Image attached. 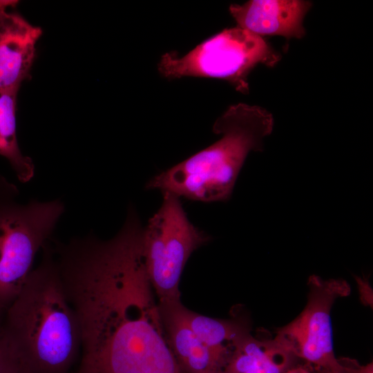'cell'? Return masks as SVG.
I'll return each instance as SVG.
<instances>
[{"label":"cell","instance_id":"cell-15","mask_svg":"<svg viewBox=\"0 0 373 373\" xmlns=\"http://www.w3.org/2000/svg\"><path fill=\"white\" fill-rule=\"evenodd\" d=\"M284 373H316V371L312 365L301 361Z\"/></svg>","mask_w":373,"mask_h":373},{"label":"cell","instance_id":"cell-7","mask_svg":"<svg viewBox=\"0 0 373 373\" xmlns=\"http://www.w3.org/2000/svg\"><path fill=\"white\" fill-rule=\"evenodd\" d=\"M18 3L0 0V90H19L30 77L42 34L17 12Z\"/></svg>","mask_w":373,"mask_h":373},{"label":"cell","instance_id":"cell-9","mask_svg":"<svg viewBox=\"0 0 373 373\" xmlns=\"http://www.w3.org/2000/svg\"><path fill=\"white\" fill-rule=\"evenodd\" d=\"M169 345L183 373H224L231 352L210 347L175 312L171 304L158 303Z\"/></svg>","mask_w":373,"mask_h":373},{"label":"cell","instance_id":"cell-8","mask_svg":"<svg viewBox=\"0 0 373 373\" xmlns=\"http://www.w3.org/2000/svg\"><path fill=\"white\" fill-rule=\"evenodd\" d=\"M311 2L298 0H251L231 4L229 11L238 26L257 35L301 38L303 21Z\"/></svg>","mask_w":373,"mask_h":373},{"label":"cell","instance_id":"cell-16","mask_svg":"<svg viewBox=\"0 0 373 373\" xmlns=\"http://www.w3.org/2000/svg\"><path fill=\"white\" fill-rule=\"evenodd\" d=\"M15 373H35L24 360Z\"/></svg>","mask_w":373,"mask_h":373},{"label":"cell","instance_id":"cell-4","mask_svg":"<svg viewBox=\"0 0 373 373\" xmlns=\"http://www.w3.org/2000/svg\"><path fill=\"white\" fill-rule=\"evenodd\" d=\"M280 59L262 37L237 26L209 37L182 57L176 52L164 54L158 70L169 79L183 77L223 79L237 91L247 94L251 70L259 64L272 67Z\"/></svg>","mask_w":373,"mask_h":373},{"label":"cell","instance_id":"cell-3","mask_svg":"<svg viewBox=\"0 0 373 373\" xmlns=\"http://www.w3.org/2000/svg\"><path fill=\"white\" fill-rule=\"evenodd\" d=\"M19 194L17 186L0 175V321L64 211L57 200L23 204Z\"/></svg>","mask_w":373,"mask_h":373},{"label":"cell","instance_id":"cell-1","mask_svg":"<svg viewBox=\"0 0 373 373\" xmlns=\"http://www.w3.org/2000/svg\"><path fill=\"white\" fill-rule=\"evenodd\" d=\"M2 321L35 373H69L80 352L79 327L47 249Z\"/></svg>","mask_w":373,"mask_h":373},{"label":"cell","instance_id":"cell-10","mask_svg":"<svg viewBox=\"0 0 373 373\" xmlns=\"http://www.w3.org/2000/svg\"><path fill=\"white\" fill-rule=\"evenodd\" d=\"M231 347L224 373H284L302 361L290 344L277 334L274 338L260 339L249 332Z\"/></svg>","mask_w":373,"mask_h":373},{"label":"cell","instance_id":"cell-11","mask_svg":"<svg viewBox=\"0 0 373 373\" xmlns=\"http://www.w3.org/2000/svg\"><path fill=\"white\" fill-rule=\"evenodd\" d=\"M170 303L192 332L213 349L230 352L236 341L251 332L249 325L245 321L207 317L186 308L180 300Z\"/></svg>","mask_w":373,"mask_h":373},{"label":"cell","instance_id":"cell-17","mask_svg":"<svg viewBox=\"0 0 373 373\" xmlns=\"http://www.w3.org/2000/svg\"><path fill=\"white\" fill-rule=\"evenodd\" d=\"M315 369L316 373H347L344 370H327L324 369Z\"/></svg>","mask_w":373,"mask_h":373},{"label":"cell","instance_id":"cell-6","mask_svg":"<svg viewBox=\"0 0 373 373\" xmlns=\"http://www.w3.org/2000/svg\"><path fill=\"white\" fill-rule=\"evenodd\" d=\"M307 302L303 310L287 325L277 329L297 356L316 369L342 370L333 348L331 310L336 299L350 294L343 279L324 280L312 275L307 282Z\"/></svg>","mask_w":373,"mask_h":373},{"label":"cell","instance_id":"cell-2","mask_svg":"<svg viewBox=\"0 0 373 373\" xmlns=\"http://www.w3.org/2000/svg\"><path fill=\"white\" fill-rule=\"evenodd\" d=\"M273 126L265 109L232 105L214 123L213 131L222 134L220 140L154 176L146 187L204 202L227 200L247 155L262 151Z\"/></svg>","mask_w":373,"mask_h":373},{"label":"cell","instance_id":"cell-13","mask_svg":"<svg viewBox=\"0 0 373 373\" xmlns=\"http://www.w3.org/2000/svg\"><path fill=\"white\" fill-rule=\"evenodd\" d=\"M23 361L3 321H0V373H15Z\"/></svg>","mask_w":373,"mask_h":373},{"label":"cell","instance_id":"cell-5","mask_svg":"<svg viewBox=\"0 0 373 373\" xmlns=\"http://www.w3.org/2000/svg\"><path fill=\"white\" fill-rule=\"evenodd\" d=\"M210 237L188 219L180 198L163 193L157 211L142 229L146 272L158 303L180 300L179 283L184 266Z\"/></svg>","mask_w":373,"mask_h":373},{"label":"cell","instance_id":"cell-14","mask_svg":"<svg viewBox=\"0 0 373 373\" xmlns=\"http://www.w3.org/2000/svg\"><path fill=\"white\" fill-rule=\"evenodd\" d=\"M338 361L347 373H373L372 362L362 365L355 359L350 358L343 357L338 358Z\"/></svg>","mask_w":373,"mask_h":373},{"label":"cell","instance_id":"cell-12","mask_svg":"<svg viewBox=\"0 0 373 373\" xmlns=\"http://www.w3.org/2000/svg\"><path fill=\"white\" fill-rule=\"evenodd\" d=\"M18 90H0V155L8 161L19 180L26 182L33 177L35 166L31 158L21 151L17 138Z\"/></svg>","mask_w":373,"mask_h":373}]
</instances>
